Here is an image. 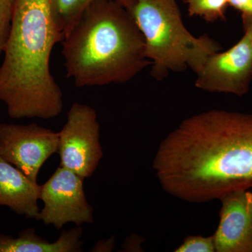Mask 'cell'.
Segmentation results:
<instances>
[{"label": "cell", "instance_id": "obj_19", "mask_svg": "<svg viewBox=\"0 0 252 252\" xmlns=\"http://www.w3.org/2000/svg\"><path fill=\"white\" fill-rule=\"evenodd\" d=\"M244 34L248 36L252 43V16H242Z\"/></svg>", "mask_w": 252, "mask_h": 252}, {"label": "cell", "instance_id": "obj_2", "mask_svg": "<svg viewBox=\"0 0 252 252\" xmlns=\"http://www.w3.org/2000/svg\"><path fill=\"white\" fill-rule=\"evenodd\" d=\"M63 41L51 0H15L0 64V102L11 119H53L63 112L61 89L50 70L54 46Z\"/></svg>", "mask_w": 252, "mask_h": 252}, {"label": "cell", "instance_id": "obj_8", "mask_svg": "<svg viewBox=\"0 0 252 252\" xmlns=\"http://www.w3.org/2000/svg\"><path fill=\"white\" fill-rule=\"evenodd\" d=\"M195 74L199 89L245 95L252 81V41L244 34L230 49L211 55Z\"/></svg>", "mask_w": 252, "mask_h": 252}, {"label": "cell", "instance_id": "obj_20", "mask_svg": "<svg viewBox=\"0 0 252 252\" xmlns=\"http://www.w3.org/2000/svg\"><path fill=\"white\" fill-rule=\"evenodd\" d=\"M117 1H119V2L121 3L122 5H124L125 7H127V6L130 4L132 0H117Z\"/></svg>", "mask_w": 252, "mask_h": 252}, {"label": "cell", "instance_id": "obj_10", "mask_svg": "<svg viewBox=\"0 0 252 252\" xmlns=\"http://www.w3.org/2000/svg\"><path fill=\"white\" fill-rule=\"evenodd\" d=\"M41 186L0 157V206L28 219L39 220Z\"/></svg>", "mask_w": 252, "mask_h": 252}, {"label": "cell", "instance_id": "obj_9", "mask_svg": "<svg viewBox=\"0 0 252 252\" xmlns=\"http://www.w3.org/2000/svg\"><path fill=\"white\" fill-rule=\"evenodd\" d=\"M221 201L220 224L214 234L217 252H252V193L238 189Z\"/></svg>", "mask_w": 252, "mask_h": 252}, {"label": "cell", "instance_id": "obj_1", "mask_svg": "<svg viewBox=\"0 0 252 252\" xmlns=\"http://www.w3.org/2000/svg\"><path fill=\"white\" fill-rule=\"evenodd\" d=\"M153 168L167 193L206 203L252 187V112L212 109L185 119L165 137Z\"/></svg>", "mask_w": 252, "mask_h": 252}, {"label": "cell", "instance_id": "obj_14", "mask_svg": "<svg viewBox=\"0 0 252 252\" xmlns=\"http://www.w3.org/2000/svg\"><path fill=\"white\" fill-rule=\"evenodd\" d=\"M15 0H0V56L9 37L14 14Z\"/></svg>", "mask_w": 252, "mask_h": 252}, {"label": "cell", "instance_id": "obj_16", "mask_svg": "<svg viewBox=\"0 0 252 252\" xmlns=\"http://www.w3.org/2000/svg\"><path fill=\"white\" fill-rule=\"evenodd\" d=\"M228 3L241 13V16H252V0H228Z\"/></svg>", "mask_w": 252, "mask_h": 252}, {"label": "cell", "instance_id": "obj_15", "mask_svg": "<svg viewBox=\"0 0 252 252\" xmlns=\"http://www.w3.org/2000/svg\"><path fill=\"white\" fill-rule=\"evenodd\" d=\"M175 252H215L214 235L209 237L190 235L175 250Z\"/></svg>", "mask_w": 252, "mask_h": 252}, {"label": "cell", "instance_id": "obj_7", "mask_svg": "<svg viewBox=\"0 0 252 252\" xmlns=\"http://www.w3.org/2000/svg\"><path fill=\"white\" fill-rule=\"evenodd\" d=\"M59 134L32 123L0 124V157L19 169L33 182L44 162L58 153Z\"/></svg>", "mask_w": 252, "mask_h": 252}, {"label": "cell", "instance_id": "obj_4", "mask_svg": "<svg viewBox=\"0 0 252 252\" xmlns=\"http://www.w3.org/2000/svg\"><path fill=\"white\" fill-rule=\"evenodd\" d=\"M126 8L143 35L146 56L157 79L187 68L196 73L221 49L210 36L196 37L187 31L175 0H132Z\"/></svg>", "mask_w": 252, "mask_h": 252}, {"label": "cell", "instance_id": "obj_5", "mask_svg": "<svg viewBox=\"0 0 252 252\" xmlns=\"http://www.w3.org/2000/svg\"><path fill=\"white\" fill-rule=\"evenodd\" d=\"M59 134L60 165L84 179L91 177L103 157L95 109L74 102Z\"/></svg>", "mask_w": 252, "mask_h": 252}, {"label": "cell", "instance_id": "obj_11", "mask_svg": "<svg viewBox=\"0 0 252 252\" xmlns=\"http://www.w3.org/2000/svg\"><path fill=\"white\" fill-rule=\"evenodd\" d=\"M80 226L63 230L54 243H49L36 233L33 228H26L17 237L0 234V252H79L82 251Z\"/></svg>", "mask_w": 252, "mask_h": 252}, {"label": "cell", "instance_id": "obj_6", "mask_svg": "<svg viewBox=\"0 0 252 252\" xmlns=\"http://www.w3.org/2000/svg\"><path fill=\"white\" fill-rule=\"evenodd\" d=\"M84 180L80 175L60 165L41 186L43 208L39 220L58 230L68 223L78 226L93 223L94 209L86 199Z\"/></svg>", "mask_w": 252, "mask_h": 252}, {"label": "cell", "instance_id": "obj_12", "mask_svg": "<svg viewBox=\"0 0 252 252\" xmlns=\"http://www.w3.org/2000/svg\"><path fill=\"white\" fill-rule=\"evenodd\" d=\"M94 0H51V12L56 29L62 37L67 35L81 15Z\"/></svg>", "mask_w": 252, "mask_h": 252}, {"label": "cell", "instance_id": "obj_13", "mask_svg": "<svg viewBox=\"0 0 252 252\" xmlns=\"http://www.w3.org/2000/svg\"><path fill=\"white\" fill-rule=\"evenodd\" d=\"M190 16H199L207 22L225 19L228 0H186Z\"/></svg>", "mask_w": 252, "mask_h": 252}, {"label": "cell", "instance_id": "obj_17", "mask_svg": "<svg viewBox=\"0 0 252 252\" xmlns=\"http://www.w3.org/2000/svg\"><path fill=\"white\" fill-rule=\"evenodd\" d=\"M141 241L140 237L132 235L130 238L126 240L124 244V249L126 251L134 252L140 251Z\"/></svg>", "mask_w": 252, "mask_h": 252}, {"label": "cell", "instance_id": "obj_3", "mask_svg": "<svg viewBox=\"0 0 252 252\" xmlns=\"http://www.w3.org/2000/svg\"><path fill=\"white\" fill-rule=\"evenodd\" d=\"M61 42L67 77L78 88L124 84L151 63L142 32L117 0H94Z\"/></svg>", "mask_w": 252, "mask_h": 252}, {"label": "cell", "instance_id": "obj_18", "mask_svg": "<svg viewBox=\"0 0 252 252\" xmlns=\"http://www.w3.org/2000/svg\"><path fill=\"white\" fill-rule=\"evenodd\" d=\"M114 241L115 238H111L107 240H101L98 242L94 248L91 250L92 252H112L114 248Z\"/></svg>", "mask_w": 252, "mask_h": 252}]
</instances>
